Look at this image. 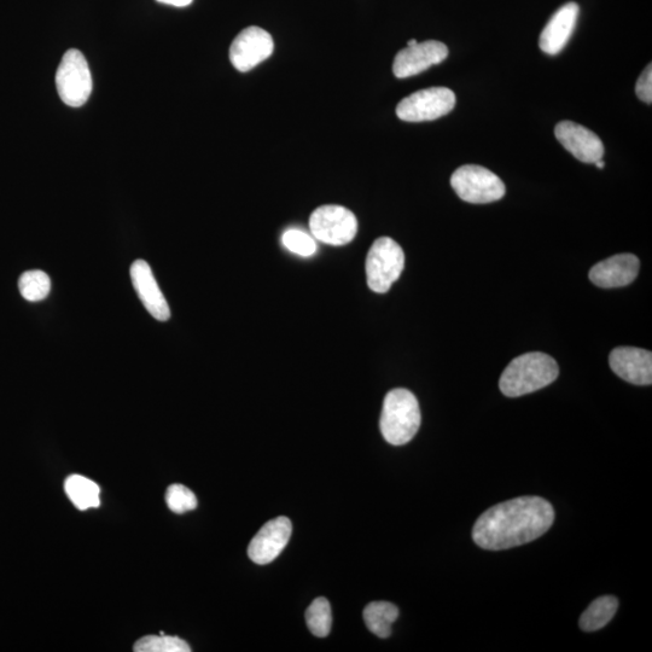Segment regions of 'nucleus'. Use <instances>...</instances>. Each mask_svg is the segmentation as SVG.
<instances>
[{"instance_id":"nucleus-1","label":"nucleus","mask_w":652,"mask_h":652,"mask_svg":"<svg viewBox=\"0 0 652 652\" xmlns=\"http://www.w3.org/2000/svg\"><path fill=\"white\" fill-rule=\"evenodd\" d=\"M555 521V511L540 497H520L483 512L473 529V539L481 549L500 551L532 543L544 535Z\"/></svg>"},{"instance_id":"nucleus-2","label":"nucleus","mask_w":652,"mask_h":652,"mask_svg":"<svg viewBox=\"0 0 652 652\" xmlns=\"http://www.w3.org/2000/svg\"><path fill=\"white\" fill-rule=\"evenodd\" d=\"M560 369L545 353H526L515 358L500 377L499 388L505 397L518 398L537 392L557 380Z\"/></svg>"},{"instance_id":"nucleus-3","label":"nucleus","mask_w":652,"mask_h":652,"mask_svg":"<svg viewBox=\"0 0 652 652\" xmlns=\"http://www.w3.org/2000/svg\"><path fill=\"white\" fill-rule=\"evenodd\" d=\"M422 416L418 400L410 390H390L383 401L381 433L390 445L403 446L415 438Z\"/></svg>"},{"instance_id":"nucleus-4","label":"nucleus","mask_w":652,"mask_h":652,"mask_svg":"<svg viewBox=\"0 0 652 652\" xmlns=\"http://www.w3.org/2000/svg\"><path fill=\"white\" fill-rule=\"evenodd\" d=\"M405 267L403 248L389 237L378 238L366 258V277L369 288L384 294L398 281Z\"/></svg>"},{"instance_id":"nucleus-5","label":"nucleus","mask_w":652,"mask_h":652,"mask_svg":"<svg viewBox=\"0 0 652 652\" xmlns=\"http://www.w3.org/2000/svg\"><path fill=\"white\" fill-rule=\"evenodd\" d=\"M451 185L459 199L474 205L502 200L506 191L503 180L497 174L476 165L459 167L452 174Z\"/></svg>"},{"instance_id":"nucleus-6","label":"nucleus","mask_w":652,"mask_h":652,"mask_svg":"<svg viewBox=\"0 0 652 652\" xmlns=\"http://www.w3.org/2000/svg\"><path fill=\"white\" fill-rule=\"evenodd\" d=\"M58 95L64 104L79 108L89 100L92 77L89 63L79 50H68L62 57L56 73Z\"/></svg>"},{"instance_id":"nucleus-7","label":"nucleus","mask_w":652,"mask_h":652,"mask_svg":"<svg viewBox=\"0 0 652 652\" xmlns=\"http://www.w3.org/2000/svg\"><path fill=\"white\" fill-rule=\"evenodd\" d=\"M310 229L318 241L330 246H346L358 232V220L349 209L342 206H322L310 218Z\"/></svg>"},{"instance_id":"nucleus-8","label":"nucleus","mask_w":652,"mask_h":652,"mask_svg":"<svg viewBox=\"0 0 652 652\" xmlns=\"http://www.w3.org/2000/svg\"><path fill=\"white\" fill-rule=\"evenodd\" d=\"M456 107V95L447 87L413 92L398 104L397 115L406 122L433 121L450 114Z\"/></svg>"},{"instance_id":"nucleus-9","label":"nucleus","mask_w":652,"mask_h":652,"mask_svg":"<svg viewBox=\"0 0 652 652\" xmlns=\"http://www.w3.org/2000/svg\"><path fill=\"white\" fill-rule=\"evenodd\" d=\"M275 43L265 29L252 26L238 34L230 48V61L237 71H252L272 55Z\"/></svg>"},{"instance_id":"nucleus-10","label":"nucleus","mask_w":652,"mask_h":652,"mask_svg":"<svg viewBox=\"0 0 652 652\" xmlns=\"http://www.w3.org/2000/svg\"><path fill=\"white\" fill-rule=\"evenodd\" d=\"M447 57V46L436 40L406 46L394 58L393 73L398 79L415 77L430 67L444 62Z\"/></svg>"},{"instance_id":"nucleus-11","label":"nucleus","mask_w":652,"mask_h":652,"mask_svg":"<svg viewBox=\"0 0 652 652\" xmlns=\"http://www.w3.org/2000/svg\"><path fill=\"white\" fill-rule=\"evenodd\" d=\"M293 526L287 517H277L260 529L250 541L248 556L256 564H269L281 555L288 545Z\"/></svg>"},{"instance_id":"nucleus-12","label":"nucleus","mask_w":652,"mask_h":652,"mask_svg":"<svg viewBox=\"0 0 652 652\" xmlns=\"http://www.w3.org/2000/svg\"><path fill=\"white\" fill-rule=\"evenodd\" d=\"M557 141L576 159L596 163L603 159L604 145L596 133L573 121H561L555 128Z\"/></svg>"},{"instance_id":"nucleus-13","label":"nucleus","mask_w":652,"mask_h":652,"mask_svg":"<svg viewBox=\"0 0 652 652\" xmlns=\"http://www.w3.org/2000/svg\"><path fill=\"white\" fill-rule=\"evenodd\" d=\"M609 364L617 376L636 384L650 386L652 383V354L636 347H617L610 353Z\"/></svg>"},{"instance_id":"nucleus-14","label":"nucleus","mask_w":652,"mask_h":652,"mask_svg":"<svg viewBox=\"0 0 652 652\" xmlns=\"http://www.w3.org/2000/svg\"><path fill=\"white\" fill-rule=\"evenodd\" d=\"M639 267L636 255L619 254L593 266L589 276L591 282L599 288H621L637 278Z\"/></svg>"},{"instance_id":"nucleus-15","label":"nucleus","mask_w":652,"mask_h":652,"mask_svg":"<svg viewBox=\"0 0 652 652\" xmlns=\"http://www.w3.org/2000/svg\"><path fill=\"white\" fill-rule=\"evenodd\" d=\"M579 14V5L573 2L558 9L540 34L541 51L547 55L560 54L573 36Z\"/></svg>"},{"instance_id":"nucleus-16","label":"nucleus","mask_w":652,"mask_h":652,"mask_svg":"<svg viewBox=\"0 0 652 652\" xmlns=\"http://www.w3.org/2000/svg\"><path fill=\"white\" fill-rule=\"evenodd\" d=\"M131 278L139 299L143 302L147 311L160 322H166L171 318L170 307H168L165 296L157 284L153 271L144 260H137L131 266Z\"/></svg>"},{"instance_id":"nucleus-17","label":"nucleus","mask_w":652,"mask_h":652,"mask_svg":"<svg viewBox=\"0 0 652 652\" xmlns=\"http://www.w3.org/2000/svg\"><path fill=\"white\" fill-rule=\"evenodd\" d=\"M64 489L75 508L81 511L96 509L101 505V488L87 477L69 476L64 482Z\"/></svg>"},{"instance_id":"nucleus-18","label":"nucleus","mask_w":652,"mask_h":652,"mask_svg":"<svg viewBox=\"0 0 652 652\" xmlns=\"http://www.w3.org/2000/svg\"><path fill=\"white\" fill-rule=\"evenodd\" d=\"M364 621L369 630L380 638L392 634V626L397 621L399 609L389 602H372L364 609Z\"/></svg>"},{"instance_id":"nucleus-19","label":"nucleus","mask_w":652,"mask_h":652,"mask_svg":"<svg viewBox=\"0 0 652 652\" xmlns=\"http://www.w3.org/2000/svg\"><path fill=\"white\" fill-rule=\"evenodd\" d=\"M619 608V601L613 596L599 597L581 615L579 625L582 631L596 632L607 626Z\"/></svg>"},{"instance_id":"nucleus-20","label":"nucleus","mask_w":652,"mask_h":652,"mask_svg":"<svg viewBox=\"0 0 652 652\" xmlns=\"http://www.w3.org/2000/svg\"><path fill=\"white\" fill-rule=\"evenodd\" d=\"M306 622L313 636L324 638L329 636L333 626V613L328 599H314L306 611Z\"/></svg>"},{"instance_id":"nucleus-21","label":"nucleus","mask_w":652,"mask_h":652,"mask_svg":"<svg viewBox=\"0 0 652 652\" xmlns=\"http://www.w3.org/2000/svg\"><path fill=\"white\" fill-rule=\"evenodd\" d=\"M22 298L38 302L48 298L51 290L50 277L45 272L34 270L23 273L19 281Z\"/></svg>"},{"instance_id":"nucleus-22","label":"nucleus","mask_w":652,"mask_h":652,"mask_svg":"<svg viewBox=\"0 0 652 652\" xmlns=\"http://www.w3.org/2000/svg\"><path fill=\"white\" fill-rule=\"evenodd\" d=\"M136 652H190L191 648L182 638L165 636H147L138 640L133 648Z\"/></svg>"},{"instance_id":"nucleus-23","label":"nucleus","mask_w":652,"mask_h":652,"mask_svg":"<svg viewBox=\"0 0 652 652\" xmlns=\"http://www.w3.org/2000/svg\"><path fill=\"white\" fill-rule=\"evenodd\" d=\"M166 503L171 511L176 514L192 511L197 508V498L194 492L183 485H172L168 487L166 493Z\"/></svg>"},{"instance_id":"nucleus-24","label":"nucleus","mask_w":652,"mask_h":652,"mask_svg":"<svg viewBox=\"0 0 652 652\" xmlns=\"http://www.w3.org/2000/svg\"><path fill=\"white\" fill-rule=\"evenodd\" d=\"M283 244L290 252L301 256H312L317 252L314 238L301 230H288L282 238Z\"/></svg>"},{"instance_id":"nucleus-25","label":"nucleus","mask_w":652,"mask_h":652,"mask_svg":"<svg viewBox=\"0 0 652 652\" xmlns=\"http://www.w3.org/2000/svg\"><path fill=\"white\" fill-rule=\"evenodd\" d=\"M637 96L645 103L651 104L652 102V66L649 64L645 71L637 81L636 85Z\"/></svg>"},{"instance_id":"nucleus-26","label":"nucleus","mask_w":652,"mask_h":652,"mask_svg":"<svg viewBox=\"0 0 652 652\" xmlns=\"http://www.w3.org/2000/svg\"><path fill=\"white\" fill-rule=\"evenodd\" d=\"M157 2L172 5V7L184 8L188 7L192 3V0H157Z\"/></svg>"},{"instance_id":"nucleus-27","label":"nucleus","mask_w":652,"mask_h":652,"mask_svg":"<svg viewBox=\"0 0 652 652\" xmlns=\"http://www.w3.org/2000/svg\"><path fill=\"white\" fill-rule=\"evenodd\" d=\"M595 165L599 168V170H603L605 167V162L603 160H599L595 163Z\"/></svg>"},{"instance_id":"nucleus-28","label":"nucleus","mask_w":652,"mask_h":652,"mask_svg":"<svg viewBox=\"0 0 652 652\" xmlns=\"http://www.w3.org/2000/svg\"><path fill=\"white\" fill-rule=\"evenodd\" d=\"M417 43L418 42H417L416 39H411V40H409V43H407V46H413V45H416Z\"/></svg>"}]
</instances>
